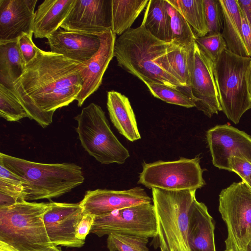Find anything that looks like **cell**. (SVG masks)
<instances>
[{
    "label": "cell",
    "mask_w": 251,
    "mask_h": 251,
    "mask_svg": "<svg viewBox=\"0 0 251 251\" xmlns=\"http://www.w3.org/2000/svg\"><path fill=\"white\" fill-rule=\"evenodd\" d=\"M98 36L100 41L98 51L91 59L82 63V86L76 99L79 107L100 86L104 74L114 57L116 35L110 30Z\"/></svg>",
    "instance_id": "17"
},
{
    "label": "cell",
    "mask_w": 251,
    "mask_h": 251,
    "mask_svg": "<svg viewBox=\"0 0 251 251\" xmlns=\"http://www.w3.org/2000/svg\"><path fill=\"white\" fill-rule=\"evenodd\" d=\"M248 90L251 100V65L249 71V78H248Z\"/></svg>",
    "instance_id": "40"
},
{
    "label": "cell",
    "mask_w": 251,
    "mask_h": 251,
    "mask_svg": "<svg viewBox=\"0 0 251 251\" xmlns=\"http://www.w3.org/2000/svg\"><path fill=\"white\" fill-rule=\"evenodd\" d=\"M83 215L79 203H64L51 201L44 216L48 236L55 246L80 248L85 241L76 236L77 225Z\"/></svg>",
    "instance_id": "13"
},
{
    "label": "cell",
    "mask_w": 251,
    "mask_h": 251,
    "mask_svg": "<svg viewBox=\"0 0 251 251\" xmlns=\"http://www.w3.org/2000/svg\"><path fill=\"white\" fill-rule=\"evenodd\" d=\"M148 242L147 237L111 233L108 235L107 247L110 251H149Z\"/></svg>",
    "instance_id": "31"
},
{
    "label": "cell",
    "mask_w": 251,
    "mask_h": 251,
    "mask_svg": "<svg viewBox=\"0 0 251 251\" xmlns=\"http://www.w3.org/2000/svg\"><path fill=\"white\" fill-rule=\"evenodd\" d=\"M32 35L24 34L18 39L20 50L26 65L36 57L39 48L33 43Z\"/></svg>",
    "instance_id": "35"
},
{
    "label": "cell",
    "mask_w": 251,
    "mask_h": 251,
    "mask_svg": "<svg viewBox=\"0 0 251 251\" xmlns=\"http://www.w3.org/2000/svg\"><path fill=\"white\" fill-rule=\"evenodd\" d=\"M214 63L194 43L188 93L195 107L210 118L222 111L214 73Z\"/></svg>",
    "instance_id": "11"
},
{
    "label": "cell",
    "mask_w": 251,
    "mask_h": 251,
    "mask_svg": "<svg viewBox=\"0 0 251 251\" xmlns=\"http://www.w3.org/2000/svg\"><path fill=\"white\" fill-rule=\"evenodd\" d=\"M149 0H111V31L121 35L146 7Z\"/></svg>",
    "instance_id": "25"
},
{
    "label": "cell",
    "mask_w": 251,
    "mask_h": 251,
    "mask_svg": "<svg viewBox=\"0 0 251 251\" xmlns=\"http://www.w3.org/2000/svg\"><path fill=\"white\" fill-rule=\"evenodd\" d=\"M145 84L154 97L167 103L188 108L195 107V102L190 95L184 90H180L179 87L154 82Z\"/></svg>",
    "instance_id": "29"
},
{
    "label": "cell",
    "mask_w": 251,
    "mask_h": 251,
    "mask_svg": "<svg viewBox=\"0 0 251 251\" xmlns=\"http://www.w3.org/2000/svg\"><path fill=\"white\" fill-rule=\"evenodd\" d=\"M195 42L201 50L214 63L227 49L222 32L208 33L197 38Z\"/></svg>",
    "instance_id": "33"
},
{
    "label": "cell",
    "mask_w": 251,
    "mask_h": 251,
    "mask_svg": "<svg viewBox=\"0 0 251 251\" xmlns=\"http://www.w3.org/2000/svg\"><path fill=\"white\" fill-rule=\"evenodd\" d=\"M188 243L191 251H216L215 224L204 203L195 198L188 213Z\"/></svg>",
    "instance_id": "19"
},
{
    "label": "cell",
    "mask_w": 251,
    "mask_h": 251,
    "mask_svg": "<svg viewBox=\"0 0 251 251\" xmlns=\"http://www.w3.org/2000/svg\"><path fill=\"white\" fill-rule=\"evenodd\" d=\"M0 164L20 178L27 201L60 197L84 180L75 163H42L0 153Z\"/></svg>",
    "instance_id": "3"
},
{
    "label": "cell",
    "mask_w": 251,
    "mask_h": 251,
    "mask_svg": "<svg viewBox=\"0 0 251 251\" xmlns=\"http://www.w3.org/2000/svg\"><path fill=\"white\" fill-rule=\"evenodd\" d=\"M75 0H45L35 12L33 34L47 38L58 30L68 16Z\"/></svg>",
    "instance_id": "20"
},
{
    "label": "cell",
    "mask_w": 251,
    "mask_h": 251,
    "mask_svg": "<svg viewBox=\"0 0 251 251\" xmlns=\"http://www.w3.org/2000/svg\"><path fill=\"white\" fill-rule=\"evenodd\" d=\"M199 156L172 161L143 164L138 183L149 188L166 190H197L205 184Z\"/></svg>",
    "instance_id": "9"
},
{
    "label": "cell",
    "mask_w": 251,
    "mask_h": 251,
    "mask_svg": "<svg viewBox=\"0 0 251 251\" xmlns=\"http://www.w3.org/2000/svg\"><path fill=\"white\" fill-rule=\"evenodd\" d=\"M0 116L9 122L27 117V113L12 91L0 84Z\"/></svg>",
    "instance_id": "30"
},
{
    "label": "cell",
    "mask_w": 251,
    "mask_h": 251,
    "mask_svg": "<svg viewBox=\"0 0 251 251\" xmlns=\"http://www.w3.org/2000/svg\"><path fill=\"white\" fill-rule=\"evenodd\" d=\"M25 198L23 182L19 177L0 178V207L25 201Z\"/></svg>",
    "instance_id": "32"
},
{
    "label": "cell",
    "mask_w": 251,
    "mask_h": 251,
    "mask_svg": "<svg viewBox=\"0 0 251 251\" xmlns=\"http://www.w3.org/2000/svg\"><path fill=\"white\" fill-rule=\"evenodd\" d=\"M152 202V198L144 189L136 187L125 190H88L79 204L83 214H89L96 217L116 210Z\"/></svg>",
    "instance_id": "15"
},
{
    "label": "cell",
    "mask_w": 251,
    "mask_h": 251,
    "mask_svg": "<svg viewBox=\"0 0 251 251\" xmlns=\"http://www.w3.org/2000/svg\"><path fill=\"white\" fill-rule=\"evenodd\" d=\"M224 26L222 34L227 49L239 56L251 57L242 35V15L237 0H219Z\"/></svg>",
    "instance_id": "22"
},
{
    "label": "cell",
    "mask_w": 251,
    "mask_h": 251,
    "mask_svg": "<svg viewBox=\"0 0 251 251\" xmlns=\"http://www.w3.org/2000/svg\"><path fill=\"white\" fill-rule=\"evenodd\" d=\"M178 46L161 41L141 25L130 28L116 39L114 57L118 65L144 83H162L184 88L162 67V60Z\"/></svg>",
    "instance_id": "2"
},
{
    "label": "cell",
    "mask_w": 251,
    "mask_h": 251,
    "mask_svg": "<svg viewBox=\"0 0 251 251\" xmlns=\"http://www.w3.org/2000/svg\"><path fill=\"white\" fill-rule=\"evenodd\" d=\"M167 10L171 21V42L180 47H189L196 38L192 29L180 12L168 0Z\"/></svg>",
    "instance_id": "28"
},
{
    "label": "cell",
    "mask_w": 251,
    "mask_h": 251,
    "mask_svg": "<svg viewBox=\"0 0 251 251\" xmlns=\"http://www.w3.org/2000/svg\"><path fill=\"white\" fill-rule=\"evenodd\" d=\"M242 35L244 44L251 57V29L242 16Z\"/></svg>",
    "instance_id": "39"
},
{
    "label": "cell",
    "mask_w": 251,
    "mask_h": 251,
    "mask_svg": "<svg viewBox=\"0 0 251 251\" xmlns=\"http://www.w3.org/2000/svg\"><path fill=\"white\" fill-rule=\"evenodd\" d=\"M246 251H251V241L249 242L247 246Z\"/></svg>",
    "instance_id": "42"
},
{
    "label": "cell",
    "mask_w": 251,
    "mask_h": 251,
    "mask_svg": "<svg viewBox=\"0 0 251 251\" xmlns=\"http://www.w3.org/2000/svg\"><path fill=\"white\" fill-rule=\"evenodd\" d=\"M243 181V180H242ZM245 182L251 189V176L247 180L244 181Z\"/></svg>",
    "instance_id": "41"
},
{
    "label": "cell",
    "mask_w": 251,
    "mask_h": 251,
    "mask_svg": "<svg viewBox=\"0 0 251 251\" xmlns=\"http://www.w3.org/2000/svg\"><path fill=\"white\" fill-rule=\"evenodd\" d=\"M206 139L213 165L231 172L229 160L232 157L251 162V136L226 124L217 125L206 132Z\"/></svg>",
    "instance_id": "12"
},
{
    "label": "cell",
    "mask_w": 251,
    "mask_h": 251,
    "mask_svg": "<svg viewBox=\"0 0 251 251\" xmlns=\"http://www.w3.org/2000/svg\"><path fill=\"white\" fill-rule=\"evenodd\" d=\"M208 33L221 32L223 15L219 0H203Z\"/></svg>",
    "instance_id": "34"
},
{
    "label": "cell",
    "mask_w": 251,
    "mask_h": 251,
    "mask_svg": "<svg viewBox=\"0 0 251 251\" xmlns=\"http://www.w3.org/2000/svg\"><path fill=\"white\" fill-rule=\"evenodd\" d=\"M95 218L92 215L83 214L76 227V236L78 239L85 241L86 236L90 232Z\"/></svg>",
    "instance_id": "37"
},
{
    "label": "cell",
    "mask_w": 251,
    "mask_h": 251,
    "mask_svg": "<svg viewBox=\"0 0 251 251\" xmlns=\"http://www.w3.org/2000/svg\"><path fill=\"white\" fill-rule=\"evenodd\" d=\"M37 0H0V43L33 35Z\"/></svg>",
    "instance_id": "16"
},
{
    "label": "cell",
    "mask_w": 251,
    "mask_h": 251,
    "mask_svg": "<svg viewBox=\"0 0 251 251\" xmlns=\"http://www.w3.org/2000/svg\"><path fill=\"white\" fill-rule=\"evenodd\" d=\"M47 39L51 52L81 64L91 59L100 45L98 36L65 30L60 27Z\"/></svg>",
    "instance_id": "18"
},
{
    "label": "cell",
    "mask_w": 251,
    "mask_h": 251,
    "mask_svg": "<svg viewBox=\"0 0 251 251\" xmlns=\"http://www.w3.org/2000/svg\"><path fill=\"white\" fill-rule=\"evenodd\" d=\"M219 211L227 230L226 250L246 251L251 241V189L244 181L233 182L219 194Z\"/></svg>",
    "instance_id": "8"
},
{
    "label": "cell",
    "mask_w": 251,
    "mask_h": 251,
    "mask_svg": "<svg viewBox=\"0 0 251 251\" xmlns=\"http://www.w3.org/2000/svg\"><path fill=\"white\" fill-rule=\"evenodd\" d=\"M251 57L235 54L227 49L214 62V73L222 111L237 124L251 109L248 78Z\"/></svg>",
    "instance_id": "6"
},
{
    "label": "cell",
    "mask_w": 251,
    "mask_h": 251,
    "mask_svg": "<svg viewBox=\"0 0 251 251\" xmlns=\"http://www.w3.org/2000/svg\"><path fill=\"white\" fill-rule=\"evenodd\" d=\"M141 24L155 37L171 42V21L166 0H150Z\"/></svg>",
    "instance_id": "24"
},
{
    "label": "cell",
    "mask_w": 251,
    "mask_h": 251,
    "mask_svg": "<svg viewBox=\"0 0 251 251\" xmlns=\"http://www.w3.org/2000/svg\"><path fill=\"white\" fill-rule=\"evenodd\" d=\"M168 0L184 17L196 38L208 34L203 0Z\"/></svg>",
    "instance_id": "27"
},
{
    "label": "cell",
    "mask_w": 251,
    "mask_h": 251,
    "mask_svg": "<svg viewBox=\"0 0 251 251\" xmlns=\"http://www.w3.org/2000/svg\"><path fill=\"white\" fill-rule=\"evenodd\" d=\"M231 172L238 175L245 181L251 176V162L246 159L237 157H232L229 160Z\"/></svg>",
    "instance_id": "36"
},
{
    "label": "cell",
    "mask_w": 251,
    "mask_h": 251,
    "mask_svg": "<svg viewBox=\"0 0 251 251\" xmlns=\"http://www.w3.org/2000/svg\"><path fill=\"white\" fill-rule=\"evenodd\" d=\"M233 251L232 250H226L225 251Z\"/></svg>",
    "instance_id": "43"
},
{
    "label": "cell",
    "mask_w": 251,
    "mask_h": 251,
    "mask_svg": "<svg viewBox=\"0 0 251 251\" xmlns=\"http://www.w3.org/2000/svg\"><path fill=\"white\" fill-rule=\"evenodd\" d=\"M25 67L18 40L0 43V84L11 89Z\"/></svg>",
    "instance_id": "23"
},
{
    "label": "cell",
    "mask_w": 251,
    "mask_h": 251,
    "mask_svg": "<svg viewBox=\"0 0 251 251\" xmlns=\"http://www.w3.org/2000/svg\"><path fill=\"white\" fill-rule=\"evenodd\" d=\"M75 119L81 145L89 154L102 164H124L130 156L111 129L101 107L91 103Z\"/></svg>",
    "instance_id": "7"
},
{
    "label": "cell",
    "mask_w": 251,
    "mask_h": 251,
    "mask_svg": "<svg viewBox=\"0 0 251 251\" xmlns=\"http://www.w3.org/2000/svg\"><path fill=\"white\" fill-rule=\"evenodd\" d=\"M160 251H191L188 243V213L196 190L152 188Z\"/></svg>",
    "instance_id": "5"
},
{
    "label": "cell",
    "mask_w": 251,
    "mask_h": 251,
    "mask_svg": "<svg viewBox=\"0 0 251 251\" xmlns=\"http://www.w3.org/2000/svg\"><path fill=\"white\" fill-rule=\"evenodd\" d=\"M243 17L251 29V0H237Z\"/></svg>",
    "instance_id": "38"
},
{
    "label": "cell",
    "mask_w": 251,
    "mask_h": 251,
    "mask_svg": "<svg viewBox=\"0 0 251 251\" xmlns=\"http://www.w3.org/2000/svg\"><path fill=\"white\" fill-rule=\"evenodd\" d=\"M50 202L26 201L0 207V251H61L44 222Z\"/></svg>",
    "instance_id": "4"
},
{
    "label": "cell",
    "mask_w": 251,
    "mask_h": 251,
    "mask_svg": "<svg viewBox=\"0 0 251 251\" xmlns=\"http://www.w3.org/2000/svg\"><path fill=\"white\" fill-rule=\"evenodd\" d=\"M90 232L100 237L120 233L154 238L157 222L154 205L142 203L96 217Z\"/></svg>",
    "instance_id": "10"
},
{
    "label": "cell",
    "mask_w": 251,
    "mask_h": 251,
    "mask_svg": "<svg viewBox=\"0 0 251 251\" xmlns=\"http://www.w3.org/2000/svg\"><path fill=\"white\" fill-rule=\"evenodd\" d=\"M107 108L111 122L120 134L131 142L141 138L135 115L127 97L114 90L108 91Z\"/></svg>",
    "instance_id": "21"
},
{
    "label": "cell",
    "mask_w": 251,
    "mask_h": 251,
    "mask_svg": "<svg viewBox=\"0 0 251 251\" xmlns=\"http://www.w3.org/2000/svg\"><path fill=\"white\" fill-rule=\"evenodd\" d=\"M60 27L97 36L111 30V0H75Z\"/></svg>",
    "instance_id": "14"
},
{
    "label": "cell",
    "mask_w": 251,
    "mask_h": 251,
    "mask_svg": "<svg viewBox=\"0 0 251 251\" xmlns=\"http://www.w3.org/2000/svg\"><path fill=\"white\" fill-rule=\"evenodd\" d=\"M81 69V63L39 49L11 90L27 117L45 128L57 109L76 100L82 86Z\"/></svg>",
    "instance_id": "1"
},
{
    "label": "cell",
    "mask_w": 251,
    "mask_h": 251,
    "mask_svg": "<svg viewBox=\"0 0 251 251\" xmlns=\"http://www.w3.org/2000/svg\"><path fill=\"white\" fill-rule=\"evenodd\" d=\"M193 44L189 47L177 46L170 51L161 61L162 68L184 88H189L190 85L191 56Z\"/></svg>",
    "instance_id": "26"
}]
</instances>
